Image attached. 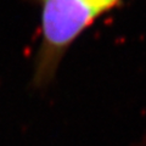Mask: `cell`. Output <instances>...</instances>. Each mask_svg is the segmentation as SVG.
<instances>
[{"mask_svg": "<svg viewBox=\"0 0 146 146\" xmlns=\"http://www.w3.org/2000/svg\"><path fill=\"white\" fill-rule=\"evenodd\" d=\"M42 40L34 60L32 86L45 89L52 83L63 56L99 17L84 0H39Z\"/></svg>", "mask_w": 146, "mask_h": 146, "instance_id": "1", "label": "cell"}, {"mask_svg": "<svg viewBox=\"0 0 146 146\" xmlns=\"http://www.w3.org/2000/svg\"><path fill=\"white\" fill-rule=\"evenodd\" d=\"M91 7L96 15L100 17L104 13H106L108 11H111L112 9H115L122 0H84Z\"/></svg>", "mask_w": 146, "mask_h": 146, "instance_id": "2", "label": "cell"}]
</instances>
